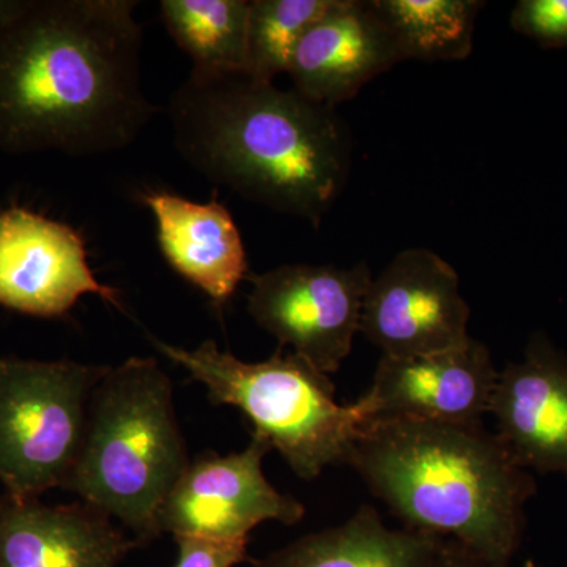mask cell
<instances>
[{"instance_id":"obj_14","label":"cell","mask_w":567,"mask_h":567,"mask_svg":"<svg viewBox=\"0 0 567 567\" xmlns=\"http://www.w3.org/2000/svg\"><path fill=\"white\" fill-rule=\"evenodd\" d=\"M137 546L110 516L85 503L0 499V567H118Z\"/></svg>"},{"instance_id":"obj_23","label":"cell","mask_w":567,"mask_h":567,"mask_svg":"<svg viewBox=\"0 0 567 567\" xmlns=\"http://www.w3.org/2000/svg\"><path fill=\"white\" fill-rule=\"evenodd\" d=\"M24 6L25 0H0V28L17 18Z\"/></svg>"},{"instance_id":"obj_8","label":"cell","mask_w":567,"mask_h":567,"mask_svg":"<svg viewBox=\"0 0 567 567\" xmlns=\"http://www.w3.org/2000/svg\"><path fill=\"white\" fill-rule=\"evenodd\" d=\"M468 320L457 271L434 251L409 248L372 276L360 333L383 357H425L468 344Z\"/></svg>"},{"instance_id":"obj_15","label":"cell","mask_w":567,"mask_h":567,"mask_svg":"<svg viewBox=\"0 0 567 567\" xmlns=\"http://www.w3.org/2000/svg\"><path fill=\"white\" fill-rule=\"evenodd\" d=\"M156 223V238L166 262L203 290L216 308L233 298L248 278V259L233 215L216 197L199 204L178 194H141Z\"/></svg>"},{"instance_id":"obj_4","label":"cell","mask_w":567,"mask_h":567,"mask_svg":"<svg viewBox=\"0 0 567 567\" xmlns=\"http://www.w3.org/2000/svg\"><path fill=\"white\" fill-rule=\"evenodd\" d=\"M189 462L173 382L155 358L133 357L96 383L63 488L148 543L159 536V511Z\"/></svg>"},{"instance_id":"obj_20","label":"cell","mask_w":567,"mask_h":567,"mask_svg":"<svg viewBox=\"0 0 567 567\" xmlns=\"http://www.w3.org/2000/svg\"><path fill=\"white\" fill-rule=\"evenodd\" d=\"M514 31L544 48H567V0H520L511 13Z\"/></svg>"},{"instance_id":"obj_19","label":"cell","mask_w":567,"mask_h":567,"mask_svg":"<svg viewBox=\"0 0 567 567\" xmlns=\"http://www.w3.org/2000/svg\"><path fill=\"white\" fill-rule=\"evenodd\" d=\"M330 6L331 0H251L245 74L274 82L287 73L295 48Z\"/></svg>"},{"instance_id":"obj_16","label":"cell","mask_w":567,"mask_h":567,"mask_svg":"<svg viewBox=\"0 0 567 567\" xmlns=\"http://www.w3.org/2000/svg\"><path fill=\"white\" fill-rule=\"evenodd\" d=\"M445 537L386 527L374 506L363 505L338 527L300 537L256 567H436Z\"/></svg>"},{"instance_id":"obj_1","label":"cell","mask_w":567,"mask_h":567,"mask_svg":"<svg viewBox=\"0 0 567 567\" xmlns=\"http://www.w3.org/2000/svg\"><path fill=\"white\" fill-rule=\"evenodd\" d=\"M134 0H25L0 28V152L106 155L158 112Z\"/></svg>"},{"instance_id":"obj_21","label":"cell","mask_w":567,"mask_h":567,"mask_svg":"<svg viewBox=\"0 0 567 567\" xmlns=\"http://www.w3.org/2000/svg\"><path fill=\"white\" fill-rule=\"evenodd\" d=\"M178 558L174 567H234L248 561V539L174 536Z\"/></svg>"},{"instance_id":"obj_17","label":"cell","mask_w":567,"mask_h":567,"mask_svg":"<svg viewBox=\"0 0 567 567\" xmlns=\"http://www.w3.org/2000/svg\"><path fill=\"white\" fill-rule=\"evenodd\" d=\"M402 61H464L472 54L477 0H369Z\"/></svg>"},{"instance_id":"obj_2","label":"cell","mask_w":567,"mask_h":567,"mask_svg":"<svg viewBox=\"0 0 567 567\" xmlns=\"http://www.w3.org/2000/svg\"><path fill=\"white\" fill-rule=\"evenodd\" d=\"M167 111L183 162L249 203L317 227L344 189L352 163L344 123L295 89L193 70Z\"/></svg>"},{"instance_id":"obj_6","label":"cell","mask_w":567,"mask_h":567,"mask_svg":"<svg viewBox=\"0 0 567 567\" xmlns=\"http://www.w3.org/2000/svg\"><path fill=\"white\" fill-rule=\"evenodd\" d=\"M110 365L0 358V483L14 499L65 487Z\"/></svg>"},{"instance_id":"obj_3","label":"cell","mask_w":567,"mask_h":567,"mask_svg":"<svg viewBox=\"0 0 567 567\" xmlns=\"http://www.w3.org/2000/svg\"><path fill=\"white\" fill-rule=\"evenodd\" d=\"M346 465L406 528L456 540L488 567H511L536 483L483 423L374 417Z\"/></svg>"},{"instance_id":"obj_22","label":"cell","mask_w":567,"mask_h":567,"mask_svg":"<svg viewBox=\"0 0 567 567\" xmlns=\"http://www.w3.org/2000/svg\"><path fill=\"white\" fill-rule=\"evenodd\" d=\"M436 567H488L486 563L481 561L475 555L470 554L466 548L457 544L456 540L446 539L443 547L442 557H440ZM522 567H537L533 559L524 563Z\"/></svg>"},{"instance_id":"obj_5","label":"cell","mask_w":567,"mask_h":567,"mask_svg":"<svg viewBox=\"0 0 567 567\" xmlns=\"http://www.w3.org/2000/svg\"><path fill=\"white\" fill-rule=\"evenodd\" d=\"M152 341L205 386L213 405L237 406L252 424V435L278 451L301 480L347 464L353 443L375 417L365 394L354 404H338L328 375L295 353L282 357L279 349L268 360L246 363L212 339L193 350Z\"/></svg>"},{"instance_id":"obj_10","label":"cell","mask_w":567,"mask_h":567,"mask_svg":"<svg viewBox=\"0 0 567 567\" xmlns=\"http://www.w3.org/2000/svg\"><path fill=\"white\" fill-rule=\"evenodd\" d=\"M121 308L118 292L89 265L84 238L69 224L24 207L0 212V305L20 315H69L84 295Z\"/></svg>"},{"instance_id":"obj_18","label":"cell","mask_w":567,"mask_h":567,"mask_svg":"<svg viewBox=\"0 0 567 567\" xmlns=\"http://www.w3.org/2000/svg\"><path fill=\"white\" fill-rule=\"evenodd\" d=\"M251 0H162L159 14L199 73H245Z\"/></svg>"},{"instance_id":"obj_7","label":"cell","mask_w":567,"mask_h":567,"mask_svg":"<svg viewBox=\"0 0 567 567\" xmlns=\"http://www.w3.org/2000/svg\"><path fill=\"white\" fill-rule=\"evenodd\" d=\"M249 279L248 312L254 322L278 339L279 349L292 347V353L324 375L338 372L360 333L372 281L368 264L282 265Z\"/></svg>"},{"instance_id":"obj_9","label":"cell","mask_w":567,"mask_h":567,"mask_svg":"<svg viewBox=\"0 0 567 567\" xmlns=\"http://www.w3.org/2000/svg\"><path fill=\"white\" fill-rule=\"evenodd\" d=\"M271 446L252 435L240 453H207L189 462L159 511L158 529L173 536L248 539L264 522L295 525L305 506L276 491L262 464Z\"/></svg>"},{"instance_id":"obj_11","label":"cell","mask_w":567,"mask_h":567,"mask_svg":"<svg viewBox=\"0 0 567 567\" xmlns=\"http://www.w3.org/2000/svg\"><path fill=\"white\" fill-rule=\"evenodd\" d=\"M488 413L496 435L528 472L567 476V354L546 334L498 371Z\"/></svg>"},{"instance_id":"obj_12","label":"cell","mask_w":567,"mask_h":567,"mask_svg":"<svg viewBox=\"0 0 567 567\" xmlns=\"http://www.w3.org/2000/svg\"><path fill=\"white\" fill-rule=\"evenodd\" d=\"M496 379L498 371L487 347L472 339L447 352L380 358L365 398L375 417L481 424L491 409Z\"/></svg>"},{"instance_id":"obj_13","label":"cell","mask_w":567,"mask_h":567,"mask_svg":"<svg viewBox=\"0 0 567 567\" xmlns=\"http://www.w3.org/2000/svg\"><path fill=\"white\" fill-rule=\"evenodd\" d=\"M401 61L371 2L331 0L295 48L287 74L306 99L334 107Z\"/></svg>"}]
</instances>
